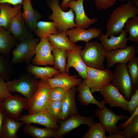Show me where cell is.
Segmentation results:
<instances>
[{
    "instance_id": "obj_1",
    "label": "cell",
    "mask_w": 138,
    "mask_h": 138,
    "mask_svg": "<svg viewBox=\"0 0 138 138\" xmlns=\"http://www.w3.org/2000/svg\"><path fill=\"white\" fill-rule=\"evenodd\" d=\"M138 15V7L131 1H128L125 4H121L112 12L107 20L105 35L109 37L119 34L123 30L126 21Z\"/></svg>"
},
{
    "instance_id": "obj_2",
    "label": "cell",
    "mask_w": 138,
    "mask_h": 138,
    "mask_svg": "<svg viewBox=\"0 0 138 138\" xmlns=\"http://www.w3.org/2000/svg\"><path fill=\"white\" fill-rule=\"evenodd\" d=\"M107 51L99 42L91 41L86 43L80 52L81 58L90 67L99 70L105 69L103 63Z\"/></svg>"
},
{
    "instance_id": "obj_3",
    "label": "cell",
    "mask_w": 138,
    "mask_h": 138,
    "mask_svg": "<svg viewBox=\"0 0 138 138\" xmlns=\"http://www.w3.org/2000/svg\"><path fill=\"white\" fill-rule=\"evenodd\" d=\"M52 88L47 81L40 79L36 90L28 99V114H33L47 111Z\"/></svg>"
},
{
    "instance_id": "obj_4",
    "label": "cell",
    "mask_w": 138,
    "mask_h": 138,
    "mask_svg": "<svg viewBox=\"0 0 138 138\" xmlns=\"http://www.w3.org/2000/svg\"><path fill=\"white\" fill-rule=\"evenodd\" d=\"M48 4L52 12L49 19L53 20L59 32L77 27L74 21V14L72 9L67 12L63 11L59 5V0H50Z\"/></svg>"
},
{
    "instance_id": "obj_5",
    "label": "cell",
    "mask_w": 138,
    "mask_h": 138,
    "mask_svg": "<svg viewBox=\"0 0 138 138\" xmlns=\"http://www.w3.org/2000/svg\"><path fill=\"white\" fill-rule=\"evenodd\" d=\"M126 64L117 63L112 73L111 83L129 101L135 92L127 72Z\"/></svg>"
},
{
    "instance_id": "obj_6",
    "label": "cell",
    "mask_w": 138,
    "mask_h": 138,
    "mask_svg": "<svg viewBox=\"0 0 138 138\" xmlns=\"http://www.w3.org/2000/svg\"><path fill=\"white\" fill-rule=\"evenodd\" d=\"M39 43L38 38L33 36L20 41L13 52L12 63L27 65L30 63L35 55L36 48Z\"/></svg>"
},
{
    "instance_id": "obj_7",
    "label": "cell",
    "mask_w": 138,
    "mask_h": 138,
    "mask_svg": "<svg viewBox=\"0 0 138 138\" xmlns=\"http://www.w3.org/2000/svg\"><path fill=\"white\" fill-rule=\"evenodd\" d=\"M37 79L34 76L27 75L18 79L8 80L6 83L10 92L19 93L29 99L37 88L39 80Z\"/></svg>"
},
{
    "instance_id": "obj_8",
    "label": "cell",
    "mask_w": 138,
    "mask_h": 138,
    "mask_svg": "<svg viewBox=\"0 0 138 138\" xmlns=\"http://www.w3.org/2000/svg\"><path fill=\"white\" fill-rule=\"evenodd\" d=\"M94 114L98 118L99 123L109 133L120 132L122 129L117 125V123L120 121L126 120L129 118L125 114H116L105 106L101 109H96L94 111Z\"/></svg>"
},
{
    "instance_id": "obj_9",
    "label": "cell",
    "mask_w": 138,
    "mask_h": 138,
    "mask_svg": "<svg viewBox=\"0 0 138 138\" xmlns=\"http://www.w3.org/2000/svg\"><path fill=\"white\" fill-rule=\"evenodd\" d=\"M28 108V99L18 95H12L0 103V109L5 115L17 121L22 110Z\"/></svg>"
},
{
    "instance_id": "obj_10",
    "label": "cell",
    "mask_w": 138,
    "mask_h": 138,
    "mask_svg": "<svg viewBox=\"0 0 138 138\" xmlns=\"http://www.w3.org/2000/svg\"><path fill=\"white\" fill-rule=\"evenodd\" d=\"M87 77L85 80L92 93L99 91L105 85L111 81L112 73L109 68L99 70L87 66Z\"/></svg>"
},
{
    "instance_id": "obj_11",
    "label": "cell",
    "mask_w": 138,
    "mask_h": 138,
    "mask_svg": "<svg viewBox=\"0 0 138 138\" xmlns=\"http://www.w3.org/2000/svg\"><path fill=\"white\" fill-rule=\"evenodd\" d=\"M94 122L93 116L86 117L81 116L78 113L71 115L65 120L59 121L60 126L56 130V138H60L82 124L89 127Z\"/></svg>"
},
{
    "instance_id": "obj_12",
    "label": "cell",
    "mask_w": 138,
    "mask_h": 138,
    "mask_svg": "<svg viewBox=\"0 0 138 138\" xmlns=\"http://www.w3.org/2000/svg\"><path fill=\"white\" fill-rule=\"evenodd\" d=\"M53 48L48 37L41 39L36 47L35 56L31 61L32 63L35 65H54V58L51 53Z\"/></svg>"
},
{
    "instance_id": "obj_13",
    "label": "cell",
    "mask_w": 138,
    "mask_h": 138,
    "mask_svg": "<svg viewBox=\"0 0 138 138\" xmlns=\"http://www.w3.org/2000/svg\"><path fill=\"white\" fill-rule=\"evenodd\" d=\"M104 100L111 107H119L128 111V101L110 83L104 85L99 91Z\"/></svg>"
},
{
    "instance_id": "obj_14",
    "label": "cell",
    "mask_w": 138,
    "mask_h": 138,
    "mask_svg": "<svg viewBox=\"0 0 138 138\" xmlns=\"http://www.w3.org/2000/svg\"><path fill=\"white\" fill-rule=\"evenodd\" d=\"M137 52L134 45H130L125 48H119L107 51L106 56V66L108 68L116 64H126L134 56Z\"/></svg>"
},
{
    "instance_id": "obj_15",
    "label": "cell",
    "mask_w": 138,
    "mask_h": 138,
    "mask_svg": "<svg viewBox=\"0 0 138 138\" xmlns=\"http://www.w3.org/2000/svg\"><path fill=\"white\" fill-rule=\"evenodd\" d=\"M82 46L76 45L73 49L66 51L67 63L65 68V72L69 74V69L71 67L74 68L78 73L79 75L84 79L87 77V66L82 60L80 52Z\"/></svg>"
},
{
    "instance_id": "obj_16",
    "label": "cell",
    "mask_w": 138,
    "mask_h": 138,
    "mask_svg": "<svg viewBox=\"0 0 138 138\" xmlns=\"http://www.w3.org/2000/svg\"><path fill=\"white\" fill-rule=\"evenodd\" d=\"M84 0H71L67 4L68 7L74 11L76 16L74 21L77 27L85 29L98 21L96 18H89L86 15L83 5Z\"/></svg>"
},
{
    "instance_id": "obj_17",
    "label": "cell",
    "mask_w": 138,
    "mask_h": 138,
    "mask_svg": "<svg viewBox=\"0 0 138 138\" xmlns=\"http://www.w3.org/2000/svg\"><path fill=\"white\" fill-rule=\"evenodd\" d=\"M18 121L23 122L24 124H38L47 128L56 130L59 128L57 122L47 111L33 114L23 115L19 117Z\"/></svg>"
},
{
    "instance_id": "obj_18",
    "label": "cell",
    "mask_w": 138,
    "mask_h": 138,
    "mask_svg": "<svg viewBox=\"0 0 138 138\" xmlns=\"http://www.w3.org/2000/svg\"><path fill=\"white\" fill-rule=\"evenodd\" d=\"M71 42L73 44L78 41L87 43L93 38H98L102 33L100 29L91 27L88 30L76 27L65 31Z\"/></svg>"
},
{
    "instance_id": "obj_19",
    "label": "cell",
    "mask_w": 138,
    "mask_h": 138,
    "mask_svg": "<svg viewBox=\"0 0 138 138\" xmlns=\"http://www.w3.org/2000/svg\"><path fill=\"white\" fill-rule=\"evenodd\" d=\"M21 11L11 20L8 30L14 38L20 41L33 36L32 32L27 27L25 21L21 16Z\"/></svg>"
},
{
    "instance_id": "obj_20",
    "label": "cell",
    "mask_w": 138,
    "mask_h": 138,
    "mask_svg": "<svg viewBox=\"0 0 138 138\" xmlns=\"http://www.w3.org/2000/svg\"><path fill=\"white\" fill-rule=\"evenodd\" d=\"M128 32L125 29H123L118 36H111L110 38L102 33H101L98 38L107 51L115 50L119 48H125L128 47L127 38Z\"/></svg>"
},
{
    "instance_id": "obj_21",
    "label": "cell",
    "mask_w": 138,
    "mask_h": 138,
    "mask_svg": "<svg viewBox=\"0 0 138 138\" xmlns=\"http://www.w3.org/2000/svg\"><path fill=\"white\" fill-rule=\"evenodd\" d=\"M65 73L60 72L54 75L51 78L44 79L47 81L52 87H61L67 90L77 86L82 80L77 75L70 76Z\"/></svg>"
},
{
    "instance_id": "obj_22",
    "label": "cell",
    "mask_w": 138,
    "mask_h": 138,
    "mask_svg": "<svg viewBox=\"0 0 138 138\" xmlns=\"http://www.w3.org/2000/svg\"><path fill=\"white\" fill-rule=\"evenodd\" d=\"M21 4L23 12L21 13V16L28 29L31 32H33L36 29L38 21L41 18L42 16L38 12L33 9L31 0H24Z\"/></svg>"
},
{
    "instance_id": "obj_23",
    "label": "cell",
    "mask_w": 138,
    "mask_h": 138,
    "mask_svg": "<svg viewBox=\"0 0 138 138\" xmlns=\"http://www.w3.org/2000/svg\"><path fill=\"white\" fill-rule=\"evenodd\" d=\"M77 91L76 86L66 90L63 100L62 112L59 121L65 120L73 114L78 113L75 99Z\"/></svg>"
},
{
    "instance_id": "obj_24",
    "label": "cell",
    "mask_w": 138,
    "mask_h": 138,
    "mask_svg": "<svg viewBox=\"0 0 138 138\" xmlns=\"http://www.w3.org/2000/svg\"><path fill=\"white\" fill-rule=\"evenodd\" d=\"M77 89L78 93V100L83 105L87 106L90 104H94L100 109L105 106L106 103L104 100L99 102L94 97L90 87L87 85L84 79L82 80L77 85Z\"/></svg>"
},
{
    "instance_id": "obj_25",
    "label": "cell",
    "mask_w": 138,
    "mask_h": 138,
    "mask_svg": "<svg viewBox=\"0 0 138 138\" xmlns=\"http://www.w3.org/2000/svg\"><path fill=\"white\" fill-rule=\"evenodd\" d=\"M20 42L16 40L8 30L0 26V54L9 57L12 49Z\"/></svg>"
},
{
    "instance_id": "obj_26",
    "label": "cell",
    "mask_w": 138,
    "mask_h": 138,
    "mask_svg": "<svg viewBox=\"0 0 138 138\" xmlns=\"http://www.w3.org/2000/svg\"><path fill=\"white\" fill-rule=\"evenodd\" d=\"M21 4L12 7L7 3L0 4V26L8 30L10 21L21 10Z\"/></svg>"
},
{
    "instance_id": "obj_27",
    "label": "cell",
    "mask_w": 138,
    "mask_h": 138,
    "mask_svg": "<svg viewBox=\"0 0 138 138\" xmlns=\"http://www.w3.org/2000/svg\"><path fill=\"white\" fill-rule=\"evenodd\" d=\"M24 123L5 115L2 126V138H17V132Z\"/></svg>"
},
{
    "instance_id": "obj_28",
    "label": "cell",
    "mask_w": 138,
    "mask_h": 138,
    "mask_svg": "<svg viewBox=\"0 0 138 138\" xmlns=\"http://www.w3.org/2000/svg\"><path fill=\"white\" fill-rule=\"evenodd\" d=\"M67 36L64 31L51 34L48 37L54 47L68 51L74 49L77 45L72 43Z\"/></svg>"
},
{
    "instance_id": "obj_29",
    "label": "cell",
    "mask_w": 138,
    "mask_h": 138,
    "mask_svg": "<svg viewBox=\"0 0 138 138\" xmlns=\"http://www.w3.org/2000/svg\"><path fill=\"white\" fill-rule=\"evenodd\" d=\"M26 69L28 72L36 79H46L51 78L56 74L60 72L54 67H39L30 63L27 64Z\"/></svg>"
},
{
    "instance_id": "obj_30",
    "label": "cell",
    "mask_w": 138,
    "mask_h": 138,
    "mask_svg": "<svg viewBox=\"0 0 138 138\" xmlns=\"http://www.w3.org/2000/svg\"><path fill=\"white\" fill-rule=\"evenodd\" d=\"M57 130L50 128H41L30 123L25 124L24 131L34 138H56Z\"/></svg>"
},
{
    "instance_id": "obj_31",
    "label": "cell",
    "mask_w": 138,
    "mask_h": 138,
    "mask_svg": "<svg viewBox=\"0 0 138 138\" xmlns=\"http://www.w3.org/2000/svg\"><path fill=\"white\" fill-rule=\"evenodd\" d=\"M37 27V28L33 32L40 39L48 37L51 34H55L59 32L53 21L38 22Z\"/></svg>"
},
{
    "instance_id": "obj_32",
    "label": "cell",
    "mask_w": 138,
    "mask_h": 138,
    "mask_svg": "<svg viewBox=\"0 0 138 138\" xmlns=\"http://www.w3.org/2000/svg\"><path fill=\"white\" fill-rule=\"evenodd\" d=\"M52 52L54 58V68L61 73H65L66 51L54 47Z\"/></svg>"
},
{
    "instance_id": "obj_33",
    "label": "cell",
    "mask_w": 138,
    "mask_h": 138,
    "mask_svg": "<svg viewBox=\"0 0 138 138\" xmlns=\"http://www.w3.org/2000/svg\"><path fill=\"white\" fill-rule=\"evenodd\" d=\"M124 27L129 33L128 40L138 44V16L128 19L125 22Z\"/></svg>"
},
{
    "instance_id": "obj_34",
    "label": "cell",
    "mask_w": 138,
    "mask_h": 138,
    "mask_svg": "<svg viewBox=\"0 0 138 138\" xmlns=\"http://www.w3.org/2000/svg\"><path fill=\"white\" fill-rule=\"evenodd\" d=\"M128 62L127 70L135 91L138 89V57L134 56Z\"/></svg>"
},
{
    "instance_id": "obj_35",
    "label": "cell",
    "mask_w": 138,
    "mask_h": 138,
    "mask_svg": "<svg viewBox=\"0 0 138 138\" xmlns=\"http://www.w3.org/2000/svg\"><path fill=\"white\" fill-rule=\"evenodd\" d=\"M89 127V129L82 138H107L105 135L107 131L99 123L94 122Z\"/></svg>"
},
{
    "instance_id": "obj_36",
    "label": "cell",
    "mask_w": 138,
    "mask_h": 138,
    "mask_svg": "<svg viewBox=\"0 0 138 138\" xmlns=\"http://www.w3.org/2000/svg\"><path fill=\"white\" fill-rule=\"evenodd\" d=\"M12 64L11 61L0 54V76L5 81L9 80L10 75L13 72Z\"/></svg>"
},
{
    "instance_id": "obj_37",
    "label": "cell",
    "mask_w": 138,
    "mask_h": 138,
    "mask_svg": "<svg viewBox=\"0 0 138 138\" xmlns=\"http://www.w3.org/2000/svg\"><path fill=\"white\" fill-rule=\"evenodd\" d=\"M119 132L125 138H138V115L134 118L123 131Z\"/></svg>"
},
{
    "instance_id": "obj_38",
    "label": "cell",
    "mask_w": 138,
    "mask_h": 138,
    "mask_svg": "<svg viewBox=\"0 0 138 138\" xmlns=\"http://www.w3.org/2000/svg\"><path fill=\"white\" fill-rule=\"evenodd\" d=\"M63 100L50 101L47 111L57 122L60 119L62 111Z\"/></svg>"
},
{
    "instance_id": "obj_39",
    "label": "cell",
    "mask_w": 138,
    "mask_h": 138,
    "mask_svg": "<svg viewBox=\"0 0 138 138\" xmlns=\"http://www.w3.org/2000/svg\"><path fill=\"white\" fill-rule=\"evenodd\" d=\"M66 91L64 89L61 87H52L50 95V101L63 100Z\"/></svg>"
},
{
    "instance_id": "obj_40",
    "label": "cell",
    "mask_w": 138,
    "mask_h": 138,
    "mask_svg": "<svg viewBox=\"0 0 138 138\" xmlns=\"http://www.w3.org/2000/svg\"><path fill=\"white\" fill-rule=\"evenodd\" d=\"M118 0H94L98 9L101 10L109 8L113 6Z\"/></svg>"
},
{
    "instance_id": "obj_41",
    "label": "cell",
    "mask_w": 138,
    "mask_h": 138,
    "mask_svg": "<svg viewBox=\"0 0 138 138\" xmlns=\"http://www.w3.org/2000/svg\"><path fill=\"white\" fill-rule=\"evenodd\" d=\"M138 107V89L135 91L130 100L128 101V111L131 115Z\"/></svg>"
},
{
    "instance_id": "obj_42",
    "label": "cell",
    "mask_w": 138,
    "mask_h": 138,
    "mask_svg": "<svg viewBox=\"0 0 138 138\" xmlns=\"http://www.w3.org/2000/svg\"><path fill=\"white\" fill-rule=\"evenodd\" d=\"M0 76V103L12 95L7 88L6 82Z\"/></svg>"
},
{
    "instance_id": "obj_43",
    "label": "cell",
    "mask_w": 138,
    "mask_h": 138,
    "mask_svg": "<svg viewBox=\"0 0 138 138\" xmlns=\"http://www.w3.org/2000/svg\"><path fill=\"white\" fill-rule=\"evenodd\" d=\"M138 115V107L136 109L134 112L131 115V116L127 119L125 122L120 124V127L121 129H124L132 121L134 118Z\"/></svg>"
},
{
    "instance_id": "obj_44",
    "label": "cell",
    "mask_w": 138,
    "mask_h": 138,
    "mask_svg": "<svg viewBox=\"0 0 138 138\" xmlns=\"http://www.w3.org/2000/svg\"><path fill=\"white\" fill-rule=\"evenodd\" d=\"M24 0H0V4L7 3L14 6L18 4H22Z\"/></svg>"
},
{
    "instance_id": "obj_45",
    "label": "cell",
    "mask_w": 138,
    "mask_h": 138,
    "mask_svg": "<svg viewBox=\"0 0 138 138\" xmlns=\"http://www.w3.org/2000/svg\"><path fill=\"white\" fill-rule=\"evenodd\" d=\"M5 116L4 114L0 109V138L2 137L3 124Z\"/></svg>"
},
{
    "instance_id": "obj_46",
    "label": "cell",
    "mask_w": 138,
    "mask_h": 138,
    "mask_svg": "<svg viewBox=\"0 0 138 138\" xmlns=\"http://www.w3.org/2000/svg\"><path fill=\"white\" fill-rule=\"evenodd\" d=\"M107 138H125L119 132L114 133H109L108 136Z\"/></svg>"
},
{
    "instance_id": "obj_47",
    "label": "cell",
    "mask_w": 138,
    "mask_h": 138,
    "mask_svg": "<svg viewBox=\"0 0 138 138\" xmlns=\"http://www.w3.org/2000/svg\"><path fill=\"white\" fill-rule=\"evenodd\" d=\"M71 0H63L60 6L63 10H66L68 8L67 6L68 3Z\"/></svg>"
},
{
    "instance_id": "obj_48",
    "label": "cell",
    "mask_w": 138,
    "mask_h": 138,
    "mask_svg": "<svg viewBox=\"0 0 138 138\" xmlns=\"http://www.w3.org/2000/svg\"><path fill=\"white\" fill-rule=\"evenodd\" d=\"M119 0V1L123 2L124 1H133L135 0Z\"/></svg>"
}]
</instances>
